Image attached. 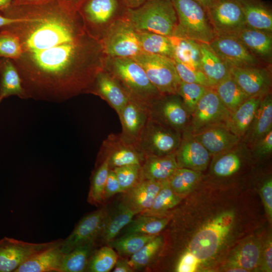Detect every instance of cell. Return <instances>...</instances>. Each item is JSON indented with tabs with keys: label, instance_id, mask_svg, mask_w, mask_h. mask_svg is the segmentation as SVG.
I'll use <instances>...</instances> for the list:
<instances>
[{
	"label": "cell",
	"instance_id": "ab89813d",
	"mask_svg": "<svg viewBox=\"0 0 272 272\" xmlns=\"http://www.w3.org/2000/svg\"><path fill=\"white\" fill-rule=\"evenodd\" d=\"M163 244L162 236L157 235L140 250L130 256L128 262L133 269L148 265L158 254Z\"/></svg>",
	"mask_w": 272,
	"mask_h": 272
},
{
	"label": "cell",
	"instance_id": "f907efd6",
	"mask_svg": "<svg viewBox=\"0 0 272 272\" xmlns=\"http://www.w3.org/2000/svg\"><path fill=\"white\" fill-rule=\"evenodd\" d=\"M260 194L265 213L270 222L272 219V179L268 178L264 182L260 189Z\"/></svg>",
	"mask_w": 272,
	"mask_h": 272
},
{
	"label": "cell",
	"instance_id": "60d3db41",
	"mask_svg": "<svg viewBox=\"0 0 272 272\" xmlns=\"http://www.w3.org/2000/svg\"><path fill=\"white\" fill-rule=\"evenodd\" d=\"M118 256L110 246H104L94 251L89 261L87 271L108 272L114 266Z\"/></svg>",
	"mask_w": 272,
	"mask_h": 272
},
{
	"label": "cell",
	"instance_id": "ac0fdd59",
	"mask_svg": "<svg viewBox=\"0 0 272 272\" xmlns=\"http://www.w3.org/2000/svg\"><path fill=\"white\" fill-rule=\"evenodd\" d=\"M62 241L61 239L57 244L34 255L15 272H61L64 255Z\"/></svg>",
	"mask_w": 272,
	"mask_h": 272
},
{
	"label": "cell",
	"instance_id": "cb8c5ba5",
	"mask_svg": "<svg viewBox=\"0 0 272 272\" xmlns=\"http://www.w3.org/2000/svg\"><path fill=\"white\" fill-rule=\"evenodd\" d=\"M238 1L247 27L268 33L271 32L272 14L267 6L258 0Z\"/></svg>",
	"mask_w": 272,
	"mask_h": 272
},
{
	"label": "cell",
	"instance_id": "7dc6e473",
	"mask_svg": "<svg viewBox=\"0 0 272 272\" xmlns=\"http://www.w3.org/2000/svg\"><path fill=\"white\" fill-rule=\"evenodd\" d=\"M22 47L19 38L12 32L5 30L0 33V56L18 59L22 54Z\"/></svg>",
	"mask_w": 272,
	"mask_h": 272
},
{
	"label": "cell",
	"instance_id": "816d5d0a",
	"mask_svg": "<svg viewBox=\"0 0 272 272\" xmlns=\"http://www.w3.org/2000/svg\"><path fill=\"white\" fill-rule=\"evenodd\" d=\"M116 175L112 169H110L108 172L104 192V198H108L118 193H121Z\"/></svg>",
	"mask_w": 272,
	"mask_h": 272
},
{
	"label": "cell",
	"instance_id": "484cf974",
	"mask_svg": "<svg viewBox=\"0 0 272 272\" xmlns=\"http://www.w3.org/2000/svg\"><path fill=\"white\" fill-rule=\"evenodd\" d=\"M179 167L174 154L162 157L151 156L141 167V177L142 179L163 181L168 180Z\"/></svg>",
	"mask_w": 272,
	"mask_h": 272
},
{
	"label": "cell",
	"instance_id": "d4e9b609",
	"mask_svg": "<svg viewBox=\"0 0 272 272\" xmlns=\"http://www.w3.org/2000/svg\"><path fill=\"white\" fill-rule=\"evenodd\" d=\"M256 57L266 59L272 51L270 33L246 27L234 36Z\"/></svg>",
	"mask_w": 272,
	"mask_h": 272
},
{
	"label": "cell",
	"instance_id": "f1b7e54d",
	"mask_svg": "<svg viewBox=\"0 0 272 272\" xmlns=\"http://www.w3.org/2000/svg\"><path fill=\"white\" fill-rule=\"evenodd\" d=\"M135 214L122 202L112 215L108 216L107 214L99 235L100 238L107 243L113 240L120 231L130 223Z\"/></svg>",
	"mask_w": 272,
	"mask_h": 272
},
{
	"label": "cell",
	"instance_id": "11a10c76",
	"mask_svg": "<svg viewBox=\"0 0 272 272\" xmlns=\"http://www.w3.org/2000/svg\"><path fill=\"white\" fill-rule=\"evenodd\" d=\"M114 272H131L133 269L130 266L128 260L125 259H117L114 267Z\"/></svg>",
	"mask_w": 272,
	"mask_h": 272
},
{
	"label": "cell",
	"instance_id": "f6af8a7d",
	"mask_svg": "<svg viewBox=\"0 0 272 272\" xmlns=\"http://www.w3.org/2000/svg\"><path fill=\"white\" fill-rule=\"evenodd\" d=\"M115 172L122 192H125L139 182L141 176L140 164H133L112 169Z\"/></svg>",
	"mask_w": 272,
	"mask_h": 272
},
{
	"label": "cell",
	"instance_id": "2e32d148",
	"mask_svg": "<svg viewBox=\"0 0 272 272\" xmlns=\"http://www.w3.org/2000/svg\"><path fill=\"white\" fill-rule=\"evenodd\" d=\"M177 144L174 134L154 125L149 116L138 143L139 148L147 153L162 155L172 152Z\"/></svg>",
	"mask_w": 272,
	"mask_h": 272
},
{
	"label": "cell",
	"instance_id": "3957f363",
	"mask_svg": "<svg viewBox=\"0 0 272 272\" xmlns=\"http://www.w3.org/2000/svg\"><path fill=\"white\" fill-rule=\"evenodd\" d=\"M122 17L136 30L173 35L178 24L171 0H147L134 9L126 8Z\"/></svg>",
	"mask_w": 272,
	"mask_h": 272
},
{
	"label": "cell",
	"instance_id": "8d00e7d4",
	"mask_svg": "<svg viewBox=\"0 0 272 272\" xmlns=\"http://www.w3.org/2000/svg\"><path fill=\"white\" fill-rule=\"evenodd\" d=\"M168 218L141 214L132 220L125 229L126 233L156 235L167 225Z\"/></svg>",
	"mask_w": 272,
	"mask_h": 272
},
{
	"label": "cell",
	"instance_id": "d6a6232c",
	"mask_svg": "<svg viewBox=\"0 0 272 272\" xmlns=\"http://www.w3.org/2000/svg\"><path fill=\"white\" fill-rule=\"evenodd\" d=\"M137 31L143 52L173 59V48L169 37L148 31Z\"/></svg>",
	"mask_w": 272,
	"mask_h": 272
},
{
	"label": "cell",
	"instance_id": "d590c367",
	"mask_svg": "<svg viewBox=\"0 0 272 272\" xmlns=\"http://www.w3.org/2000/svg\"><path fill=\"white\" fill-rule=\"evenodd\" d=\"M180 200V195L172 190L168 180H166L162 182L161 187L152 206L141 214L162 217L167 211L177 206Z\"/></svg>",
	"mask_w": 272,
	"mask_h": 272
},
{
	"label": "cell",
	"instance_id": "74e56055",
	"mask_svg": "<svg viewBox=\"0 0 272 272\" xmlns=\"http://www.w3.org/2000/svg\"><path fill=\"white\" fill-rule=\"evenodd\" d=\"M157 235L126 233L118 239L111 241L109 244L115 249L119 255L131 256Z\"/></svg>",
	"mask_w": 272,
	"mask_h": 272
},
{
	"label": "cell",
	"instance_id": "7a4b0ae2",
	"mask_svg": "<svg viewBox=\"0 0 272 272\" xmlns=\"http://www.w3.org/2000/svg\"><path fill=\"white\" fill-rule=\"evenodd\" d=\"M104 69L120 83L130 100L150 112L161 95L133 58L106 56Z\"/></svg>",
	"mask_w": 272,
	"mask_h": 272
},
{
	"label": "cell",
	"instance_id": "7c38bea8",
	"mask_svg": "<svg viewBox=\"0 0 272 272\" xmlns=\"http://www.w3.org/2000/svg\"><path fill=\"white\" fill-rule=\"evenodd\" d=\"M107 215L106 210L102 208L84 217L70 235L63 239L61 248L63 253L66 254L83 244L95 243L99 237Z\"/></svg>",
	"mask_w": 272,
	"mask_h": 272
},
{
	"label": "cell",
	"instance_id": "f5cc1de1",
	"mask_svg": "<svg viewBox=\"0 0 272 272\" xmlns=\"http://www.w3.org/2000/svg\"><path fill=\"white\" fill-rule=\"evenodd\" d=\"M272 244L271 240L268 239L261 251L260 264L264 271H272Z\"/></svg>",
	"mask_w": 272,
	"mask_h": 272
},
{
	"label": "cell",
	"instance_id": "ee69618b",
	"mask_svg": "<svg viewBox=\"0 0 272 272\" xmlns=\"http://www.w3.org/2000/svg\"><path fill=\"white\" fill-rule=\"evenodd\" d=\"M162 114L166 121L175 127L183 126L187 120V111L177 99H170L162 106Z\"/></svg>",
	"mask_w": 272,
	"mask_h": 272
},
{
	"label": "cell",
	"instance_id": "836d02e7",
	"mask_svg": "<svg viewBox=\"0 0 272 272\" xmlns=\"http://www.w3.org/2000/svg\"><path fill=\"white\" fill-rule=\"evenodd\" d=\"M94 242L79 245L64 254L61 272H82L87 270L90 258L93 252Z\"/></svg>",
	"mask_w": 272,
	"mask_h": 272
},
{
	"label": "cell",
	"instance_id": "8fae6325",
	"mask_svg": "<svg viewBox=\"0 0 272 272\" xmlns=\"http://www.w3.org/2000/svg\"><path fill=\"white\" fill-rule=\"evenodd\" d=\"M192 114L193 128L201 131L216 123L226 122L231 112L224 105L214 89L209 88Z\"/></svg>",
	"mask_w": 272,
	"mask_h": 272
},
{
	"label": "cell",
	"instance_id": "277c9868",
	"mask_svg": "<svg viewBox=\"0 0 272 272\" xmlns=\"http://www.w3.org/2000/svg\"><path fill=\"white\" fill-rule=\"evenodd\" d=\"M235 221L233 211L222 212L203 225L191 240L188 250L200 261L213 259L231 232Z\"/></svg>",
	"mask_w": 272,
	"mask_h": 272
},
{
	"label": "cell",
	"instance_id": "30bf717a",
	"mask_svg": "<svg viewBox=\"0 0 272 272\" xmlns=\"http://www.w3.org/2000/svg\"><path fill=\"white\" fill-rule=\"evenodd\" d=\"M209 44L229 67L259 66L260 64L259 58L235 36H216Z\"/></svg>",
	"mask_w": 272,
	"mask_h": 272
},
{
	"label": "cell",
	"instance_id": "f35d334b",
	"mask_svg": "<svg viewBox=\"0 0 272 272\" xmlns=\"http://www.w3.org/2000/svg\"><path fill=\"white\" fill-rule=\"evenodd\" d=\"M200 176V171L179 167L168 180L172 190L180 195L191 190L199 180Z\"/></svg>",
	"mask_w": 272,
	"mask_h": 272
},
{
	"label": "cell",
	"instance_id": "db71d44e",
	"mask_svg": "<svg viewBox=\"0 0 272 272\" xmlns=\"http://www.w3.org/2000/svg\"><path fill=\"white\" fill-rule=\"evenodd\" d=\"M255 148V153L258 156H263L271 152L272 130H270L261 138Z\"/></svg>",
	"mask_w": 272,
	"mask_h": 272
},
{
	"label": "cell",
	"instance_id": "ffe728a7",
	"mask_svg": "<svg viewBox=\"0 0 272 272\" xmlns=\"http://www.w3.org/2000/svg\"><path fill=\"white\" fill-rule=\"evenodd\" d=\"M194 138L210 154H218L231 149L239 141V137L227 128L213 126L201 130Z\"/></svg>",
	"mask_w": 272,
	"mask_h": 272
},
{
	"label": "cell",
	"instance_id": "bcb514c9",
	"mask_svg": "<svg viewBox=\"0 0 272 272\" xmlns=\"http://www.w3.org/2000/svg\"><path fill=\"white\" fill-rule=\"evenodd\" d=\"M241 164L240 158L236 154L227 153L217 159L213 165V171L218 176L227 177L237 172Z\"/></svg>",
	"mask_w": 272,
	"mask_h": 272
},
{
	"label": "cell",
	"instance_id": "b9f144b4",
	"mask_svg": "<svg viewBox=\"0 0 272 272\" xmlns=\"http://www.w3.org/2000/svg\"><path fill=\"white\" fill-rule=\"evenodd\" d=\"M109 169L108 160L105 158L93 173L88 195V201L90 203H100L104 199V188Z\"/></svg>",
	"mask_w": 272,
	"mask_h": 272
},
{
	"label": "cell",
	"instance_id": "5bb4252c",
	"mask_svg": "<svg viewBox=\"0 0 272 272\" xmlns=\"http://www.w3.org/2000/svg\"><path fill=\"white\" fill-rule=\"evenodd\" d=\"M88 92L96 94L106 100L118 114L130 100L118 81L104 69L97 74Z\"/></svg>",
	"mask_w": 272,
	"mask_h": 272
},
{
	"label": "cell",
	"instance_id": "94428289",
	"mask_svg": "<svg viewBox=\"0 0 272 272\" xmlns=\"http://www.w3.org/2000/svg\"><path fill=\"white\" fill-rule=\"evenodd\" d=\"M2 100H2V99H0V103H1V102L2 101Z\"/></svg>",
	"mask_w": 272,
	"mask_h": 272
},
{
	"label": "cell",
	"instance_id": "9c48e42d",
	"mask_svg": "<svg viewBox=\"0 0 272 272\" xmlns=\"http://www.w3.org/2000/svg\"><path fill=\"white\" fill-rule=\"evenodd\" d=\"M61 240L31 243L4 237L0 239V272H15L32 256L57 244Z\"/></svg>",
	"mask_w": 272,
	"mask_h": 272
},
{
	"label": "cell",
	"instance_id": "be15d7a7",
	"mask_svg": "<svg viewBox=\"0 0 272 272\" xmlns=\"http://www.w3.org/2000/svg\"><path fill=\"white\" fill-rule=\"evenodd\" d=\"M1 63H0V68H1Z\"/></svg>",
	"mask_w": 272,
	"mask_h": 272
},
{
	"label": "cell",
	"instance_id": "d6986e66",
	"mask_svg": "<svg viewBox=\"0 0 272 272\" xmlns=\"http://www.w3.org/2000/svg\"><path fill=\"white\" fill-rule=\"evenodd\" d=\"M162 182L150 179H142L128 190L123 203L136 214L142 213L153 205L162 186Z\"/></svg>",
	"mask_w": 272,
	"mask_h": 272
},
{
	"label": "cell",
	"instance_id": "91938a15",
	"mask_svg": "<svg viewBox=\"0 0 272 272\" xmlns=\"http://www.w3.org/2000/svg\"><path fill=\"white\" fill-rule=\"evenodd\" d=\"M12 0H0V9H5L8 7Z\"/></svg>",
	"mask_w": 272,
	"mask_h": 272
},
{
	"label": "cell",
	"instance_id": "5b68a950",
	"mask_svg": "<svg viewBox=\"0 0 272 272\" xmlns=\"http://www.w3.org/2000/svg\"><path fill=\"white\" fill-rule=\"evenodd\" d=\"M178 24L173 35L210 43L216 37L207 11L196 0H171Z\"/></svg>",
	"mask_w": 272,
	"mask_h": 272
},
{
	"label": "cell",
	"instance_id": "52a82bcc",
	"mask_svg": "<svg viewBox=\"0 0 272 272\" xmlns=\"http://www.w3.org/2000/svg\"><path fill=\"white\" fill-rule=\"evenodd\" d=\"M132 58L142 67L161 94H177L181 81L173 59L143 51Z\"/></svg>",
	"mask_w": 272,
	"mask_h": 272
},
{
	"label": "cell",
	"instance_id": "9a60e30c",
	"mask_svg": "<svg viewBox=\"0 0 272 272\" xmlns=\"http://www.w3.org/2000/svg\"><path fill=\"white\" fill-rule=\"evenodd\" d=\"M262 249L260 243L250 238L237 246L226 262L227 271H249L260 264Z\"/></svg>",
	"mask_w": 272,
	"mask_h": 272
},
{
	"label": "cell",
	"instance_id": "1f68e13d",
	"mask_svg": "<svg viewBox=\"0 0 272 272\" xmlns=\"http://www.w3.org/2000/svg\"><path fill=\"white\" fill-rule=\"evenodd\" d=\"M213 89L231 112L249 98L230 74Z\"/></svg>",
	"mask_w": 272,
	"mask_h": 272
},
{
	"label": "cell",
	"instance_id": "c3c4849f",
	"mask_svg": "<svg viewBox=\"0 0 272 272\" xmlns=\"http://www.w3.org/2000/svg\"><path fill=\"white\" fill-rule=\"evenodd\" d=\"M173 60L181 81L196 83L210 88L207 78L201 70L185 64L175 58Z\"/></svg>",
	"mask_w": 272,
	"mask_h": 272
},
{
	"label": "cell",
	"instance_id": "603a6c76",
	"mask_svg": "<svg viewBox=\"0 0 272 272\" xmlns=\"http://www.w3.org/2000/svg\"><path fill=\"white\" fill-rule=\"evenodd\" d=\"M263 97H251L231 112L227 127L235 134H243L251 125Z\"/></svg>",
	"mask_w": 272,
	"mask_h": 272
},
{
	"label": "cell",
	"instance_id": "7402d4cb",
	"mask_svg": "<svg viewBox=\"0 0 272 272\" xmlns=\"http://www.w3.org/2000/svg\"><path fill=\"white\" fill-rule=\"evenodd\" d=\"M210 154L194 138L185 141L181 146L177 161L179 166L200 171L205 170L209 162Z\"/></svg>",
	"mask_w": 272,
	"mask_h": 272
},
{
	"label": "cell",
	"instance_id": "4fadbf2b",
	"mask_svg": "<svg viewBox=\"0 0 272 272\" xmlns=\"http://www.w3.org/2000/svg\"><path fill=\"white\" fill-rule=\"evenodd\" d=\"M230 74L242 90L249 97H263L271 85L269 72L259 66L230 67Z\"/></svg>",
	"mask_w": 272,
	"mask_h": 272
},
{
	"label": "cell",
	"instance_id": "6125c7cd",
	"mask_svg": "<svg viewBox=\"0 0 272 272\" xmlns=\"http://www.w3.org/2000/svg\"><path fill=\"white\" fill-rule=\"evenodd\" d=\"M72 1H78L79 0H72Z\"/></svg>",
	"mask_w": 272,
	"mask_h": 272
},
{
	"label": "cell",
	"instance_id": "681fc988",
	"mask_svg": "<svg viewBox=\"0 0 272 272\" xmlns=\"http://www.w3.org/2000/svg\"><path fill=\"white\" fill-rule=\"evenodd\" d=\"M199 260L189 251H186L181 256L177 264L176 271L178 272L195 271L200 264Z\"/></svg>",
	"mask_w": 272,
	"mask_h": 272
},
{
	"label": "cell",
	"instance_id": "8992f818",
	"mask_svg": "<svg viewBox=\"0 0 272 272\" xmlns=\"http://www.w3.org/2000/svg\"><path fill=\"white\" fill-rule=\"evenodd\" d=\"M100 41L106 56L133 58L143 52L137 30L122 17L107 27Z\"/></svg>",
	"mask_w": 272,
	"mask_h": 272
},
{
	"label": "cell",
	"instance_id": "4dcf8cb0",
	"mask_svg": "<svg viewBox=\"0 0 272 272\" xmlns=\"http://www.w3.org/2000/svg\"><path fill=\"white\" fill-rule=\"evenodd\" d=\"M169 38L173 48V58L185 64L201 70L200 42L176 35Z\"/></svg>",
	"mask_w": 272,
	"mask_h": 272
},
{
	"label": "cell",
	"instance_id": "f546056e",
	"mask_svg": "<svg viewBox=\"0 0 272 272\" xmlns=\"http://www.w3.org/2000/svg\"><path fill=\"white\" fill-rule=\"evenodd\" d=\"M119 7V0H89L84 7L87 20L97 26L111 23Z\"/></svg>",
	"mask_w": 272,
	"mask_h": 272
},
{
	"label": "cell",
	"instance_id": "680465c9",
	"mask_svg": "<svg viewBox=\"0 0 272 272\" xmlns=\"http://www.w3.org/2000/svg\"><path fill=\"white\" fill-rule=\"evenodd\" d=\"M207 11L213 5L216 0H196Z\"/></svg>",
	"mask_w": 272,
	"mask_h": 272
},
{
	"label": "cell",
	"instance_id": "e0dca14e",
	"mask_svg": "<svg viewBox=\"0 0 272 272\" xmlns=\"http://www.w3.org/2000/svg\"><path fill=\"white\" fill-rule=\"evenodd\" d=\"M149 113L135 102L129 101L118 114L122 126L121 137L126 142L138 145Z\"/></svg>",
	"mask_w": 272,
	"mask_h": 272
},
{
	"label": "cell",
	"instance_id": "6da1fadb",
	"mask_svg": "<svg viewBox=\"0 0 272 272\" xmlns=\"http://www.w3.org/2000/svg\"><path fill=\"white\" fill-rule=\"evenodd\" d=\"M6 27L22 47L15 65L28 98L61 102L88 92L104 67L100 40L74 11L49 9Z\"/></svg>",
	"mask_w": 272,
	"mask_h": 272
},
{
	"label": "cell",
	"instance_id": "9f6ffc18",
	"mask_svg": "<svg viewBox=\"0 0 272 272\" xmlns=\"http://www.w3.org/2000/svg\"><path fill=\"white\" fill-rule=\"evenodd\" d=\"M21 20L20 17H4L0 15V28L5 27Z\"/></svg>",
	"mask_w": 272,
	"mask_h": 272
},
{
	"label": "cell",
	"instance_id": "6f0895ef",
	"mask_svg": "<svg viewBox=\"0 0 272 272\" xmlns=\"http://www.w3.org/2000/svg\"><path fill=\"white\" fill-rule=\"evenodd\" d=\"M147 0H123L126 8L134 9L139 7Z\"/></svg>",
	"mask_w": 272,
	"mask_h": 272
},
{
	"label": "cell",
	"instance_id": "4316f807",
	"mask_svg": "<svg viewBox=\"0 0 272 272\" xmlns=\"http://www.w3.org/2000/svg\"><path fill=\"white\" fill-rule=\"evenodd\" d=\"M11 96L28 98L15 64L7 59L1 63L0 68V99L3 100Z\"/></svg>",
	"mask_w": 272,
	"mask_h": 272
},
{
	"label": "cell",
	"instance_id": "e575fe53",
	"mask_svg": "<svg viewBox=\"0 0 272 272\" xmlns=\"http://www.w3.org/2000/svg\"><path fill=\"white\" fill-rule=\"evenodd\" d=\"M251 138L258 140L272 128V99L270 94L264 96L252 123Z\"/></svg>",
	"mask_w": 272,
	"mask_h": 272
},
{
	"label": "cell",
	"instance_id": "7bdbcfd3",
	"mask_svg": "<svg viewBox=\"0 0 272 272\" xmlns=\"http://www.w3.org/2000/svg\"><path fill=\"white\" fill-rule=\"evenodd\" d=\"M209 88L196 83L181 81L177 94L182 98L187 112L192 113L200 98Z\"/></svg>",
	"mask_w": 272,
	"mask_h": 272
},
{
	"label": "cell",
	"instance_id": "ba28073f",
	"mask_svg": "<svg viewBox=\"0 0 272 272\" xmlns=\"http://www.w3.org/2000/svg\"><path fill=\"white\" fill-rule=\"evenodd\" d=\"M207 13L216 36H234L247 27L238 0H216Z\"/></svg>",
	"mask_w": 272,
	"mask_h": 272
},
{
	"label": "cell",
	"instance_id": "44dd1931",
	"mask_svg": "<svg viewBox=\"0 0 272 272\" xmlns=\"http://www.w3.org/2000/svg\"><path fill=\"white\" fill-rule=\"evenodd\" d=\"M200 69L210 88H214L230 74L229 66L215 53L209 43H200Z\"/></svg>",
	"mask_w": 272,
	"mask_h": 272
},
{
	"label": "cell",
	"instance_id": "83f0119b",
	"mask_svg": "<svg viewBox=\"0 0 272 272\" xmlns=\"http://www.w3.org/2000/svg\"><path fill=\"white\" fill-rule=\"evenodd\" d=\"M109 143L110 153L106 157L110 169L133 164H140L141 155L136 145L124 141L121 137Z\"/></svg>",
	"mask_w": 272,
	"mask_h": 272
}]
</instances>
